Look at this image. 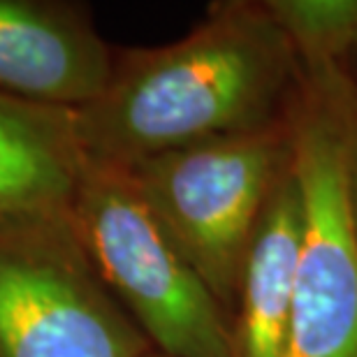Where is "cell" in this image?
<instances>
[{
  "label": "cell",
  "instance_id": "5b68a950",
  "mask_svg": "<svg viewBox=\"0 0 357 357\" xmlns=\"http://www.w3.org/2000/svg\"><path fill=\"white\" fill-rule=\"evenodd\" d=\"M153 353L93 269L70 209L0 220V357Z\"/></svg>",
  "mask_w": 357,
  "mask_h": 357
},
{
  "label": "cell",
  "instance_id": "9c48e42d",
  "mask_svg": "<svg viewBox=\"0 0 357 357\" xmlns=\"http://www.w3.org/2000/svg\"><path fill=\"white\" fill-rule=\"evenodd\" d=\"M299 68H341L357 54V0H265Z\"/></svg>",
  "mask_w": 357,
  "mask_h": 357
},
{
  "label": "cell",
  "instance_id": "8992f818",
  "mask_svg": "<svg viewBox=\"0 0 357 357\" xmlns=\"http://www.w3.org/2000/svg\"><path fill=\"white\" fill-rule=\"evenodd\" d=\"M116 52L82 3L0 0V93L82 109L109 84Z\"/></svg>",
  "mask_w": 357,
  "mask_h": 357
},
{
  "label": "cell",
  "instance_id": "3957f363",
  "mask_svg": "<svg viewBox=\"0 0 357 357\" xmlns=\"http://www.w3.org/2000/svg\"><path fill=\"white\" fill-rule=\"evenodd\" d=\"M288 116L123 167L178 253L232 318L248 246L276 185L290 172Z\"/></svg>",
  "mask_w": 357,
  "mask_h": 357
},
{
  "label": "cell",
  "instance_id": "52a82bcc",
  "mask_svg": "<svg viewBox=\"0 0 357 357\" xmlns=\"http://www.w3.org/2000/svg\"><path fill=\"white\" fill-rule=\"evenodd\" d=\"M302 239V199L290 172L271 192L241 267L230 318L232 357H285Z\"/></svg>",
  "mask_w": 357,
  "mask_h": 357
},
{
  "label": "cell",
  "instance_id": "6da1fadb",
  "mask_svg": "<svg viewBox=\"0 0 357 357\" xmlns=\"http://www.w3.org/2000/svg\"><path fill=\"white\" fill-rule=\"evenodd\" d=\"M302 68L265 3H213L185 38L123 49L75 112L89 160L128 167L174 149L283 123Z\"/></svg>",
  "mask_w": 357,
  "mask_h": 357
},
{
  "label": "cell",
  "instance_id": "8fae6325",
  "mask_svg": "<svg viewBox=\"0 0 357 357\" xmlns=\"http://www.w3.org/2000/svg\"><path fill=\"white\" fill-rule=\"evenodd\" d=\"M146 357H167V355H162V353H155V351H153L151 355H146Z\"/></svg>",
  "mask_w": 357,
  "mask_h": 357
},
{
  "label": "cell",
  "instance_id": "7a4b0ae2",
  "mask_svg": "<svg viewBox=\"0 0 357 357\" xmlns=\"http://www.w3.org/2000/svg\"><path fill=\"white\" fill-rule=\"evenodd\" d=\"M70 220L100 281L167 357H232L230 316L178 253L123 167L89 160Z\"/></svg>",
  "mask_w": 357,
  "mask_h": 357
},
{
  "label": "cell",
  "instance_id": "ba28073f",
  "mask_svg": "<svg viewBox=\"0 0 357 357\" xmlns=\"http://www.w3.org/2000/svg\"><path fill=\"white\" fill-rule=\"evenodd\" d=\"M84 165L73 109L0 93V220L68 211Z\"/></svg>",
  "mask_w": 357,
  "mask_h": 357
},
{
  "label": "cell",
  "instance_id": "277c9868",
  "mask_svg": "<svg viewBox=\"0 0 357 357\" xmlns=\"http://www.w3.org/2000/svg\"><path fill=\"white\" fill-rule=\"evenodd\" d=\"M332 70H302L288 107L302 239L285 357H357V232Z\"/></svg>",
  "mask_w": 357,
  "mask_h": 357
},
{
  "label": "cell",
  "instance_id": "30bf717a",
  "mask_svg": "<svg viewBox=\"0 0 357 357\" xmlns=\"http://www.w3.org/2000/svg\"><path fill=\"white\" fill-rule=\"evenodd\" d=\"M332 89L337 98L341 128H344L346 144V181H348V202L357 232V86L341 68L332 70Z\"/></svg>",
  "mask_w": 357,
  "mask_h": 357
}]
</instances>
